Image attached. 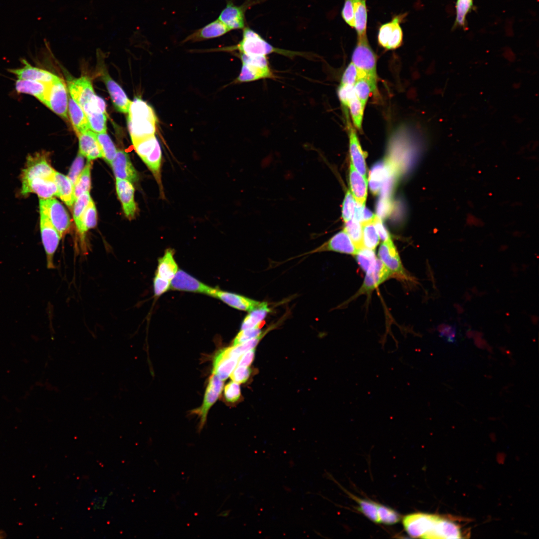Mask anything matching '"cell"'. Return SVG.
<instances>
[{
  "label": "cell",
  "mask_w": 539,
  "mask_h": 539,
  "mask_svg": "<svg viewBox=\"0 0 539 539\" xmlns=\"http://www.w3.org/2000/svg\"><path fill=\"white\" fill-rule=\"evenodd\" d=\"M378 256L380 260L393 274L404 275L405 272L398 253L391 238L381 244Z\"/></svg>",
  "instance_id": "18"
},
{
  "label": "cell",
  "mask_w": 539,
  "mask_h": 539,
  "mask_svg": "<svg viewBox=\"0 0 539 539\" xmlns=\"http://www.w3.org/2000/svg\"><path fill=\"white\" fill-rule=\"evenodd\" d=\"M341 16L348 25L352 28L355 27L352 0H344V5L341 10Z\"/></svg>",
  "instance_id": "56"
},
{
  "label": "cell",
  "mask_w": 539,
  "mask_h": 539,
  "mask_svg": "<svg viewBox=\"0 0 539 539\" xmlns=\"http://www.w3.org/2000/svg\"><path fill=\"white\" fill-rule=\"evenodd\" d=\"M230 512V510L225 511H223L222 513H221L219 514V516H220L221 517H228L229 516Z\"/></svg>",
  "instance_id": "62"
},
{
  "label": "cell",
  "mask_w": 539,
  "mask_h": 539,
  "mask_svg": "<svg viewBox=\"0 0 539 539\" xmlns=\"http://www.w3.org/2000/svg\"><path fill=\"white\" fill-rule=\"evenodd\" d=\"M355 29L357 38L367 36V9L366 0H352Z\"/></svg>",
  "instance_id": "33"
},
{
  "label": "cell",
  "mask_w": 539,
  "mask_h": 539,
  "mask_svg": "<svg viewBox=\"0 0 539 539\" xmlns=\"http://www.w3.org/2000/svg\"><path fill=\"white\" fill-rule=\"evenodd\" d=\"M111 165L116 179H125L132 183L138 180L137 173L124 151L117 150Z\"/></svg>",
  "instance_id": "21"
},
{
  "label": "cell",
  "mask_w": 539,
  "mask_h": 539,
  "mask_svg": "<svg viewBox=\"0 0 539 539\" xmlns=\"http://www.w3.org/2000/svg\"><path fill=\"white\" fill-rule=\"evenodd\" d=\"M263 336L261 334L242 343L228 347L229 355L239 358L245 352L255 348Z\"/></svg>",
  "instance_id": "47"
},
{
  "label": "cell",
  "mask_w": 539,
  "mask_h": 539,
  "mask_svg": "<svg viewBox=\"0 0 539 539\" xmlns=\"http://www.w3.org/2000/svg\"><path fill=\"white\" fill-rule=\"evenodd\" d=\"M355 256L359 265L366 272L373 267L377 260L374 250L364 247L358 250Z\"/></svg>",
  "instance_id": "42"
},
{
  "label": "cell",
  "mask_w": 539,
  "mask_h": 539,
  "mask_svg": "<svg viewBox=\"0 0 539 539\" xmlns=\"http://www.w3.org/2000/svg\"><path fill=\"white\" fill-rule=\"evenodd\" d=\"M128 113V130L133 144L155 135L157 117L153 109L145 101L135 98Z\"/></svg>",
  "instance_id": "1"
},
{
  "label": "cell",
  "mask_w": 539,
  "mask_h": 539,
  "mask_svg": "<svg viewBox=\"0 0 539 539\" xmlns=\"http://www.w3.org/2000/svg\"><path fill=\"white\" fill-rule=\"evenodd\" d=\"M356 97L365 106L367 101L372 91L368 82L364 78H359L353 86Z\"/></svg>",
  "instance_id": "46"
},
{
  "label": "cell",
  "mask_w": 539,
  "mask_h": 539,
  "mask_svg": "<svg viewBox=\"0 0 539 539\" xmlns=\"http://www.w3.org/2000/svg\"><path fill=\"white\" fill-rule=\"evenodd\" d=\"M349 183L352 195L355 201L357 204L365 206L368 180L354 168L351 163L350 165Z\"/></svg>",
  "instance_id": "28"
},
{
  "label": "cell",
  "mask_w": 539,
  "mask_h": 539,
  "mask_svg": "<svg viewBox=\"0 0 539 539\" xmlns=\"http://www.w3.org/2000/svg\"><path fill=\"white\" fill-rule=\"evenodd\" d=\"M455 8L456 18L452 28L454 29L459 27L464 30L467 29L466 17L474 8L473 0H457Z\"/></svg>",
  "instance_id": "35"
},
{
  "label": "cell",
  "mask_w": 539,
  "mask_h": 539,
  "mask_svg": "<svg viewBox=\"0 0 539 539\" xmlns=\"http://www.w3.org/2000/svg\"><path fill=\"white\" fill-rule=\"evenodd\" d=\"M240 57L242 66L237 81L246 82L273 77L267 55L240 53Z\"/></svg>",
  "instance_id": "5"
},
{
  "label": "cell",
  "mask_w": 539,
  "mask_h": 539,
  "mask_svg": "<svg viewBox=\"0 0 539 539\" xmlns=\"http://www.w3.org/2000/svg\"><path fill=\"white\" fill-rule=\"evenodd\" d=\"M373 223L379 239L384 242L391 238L389 233L383 225L381 219L377 215H375Z\"/></svg>",
  "instance_id": "59"
},
{
  "label": "cell",
  "mask_w": 539,
  "mask_h": 539,
  "mask_svg": "<svg viewBox=\"0 0 539 539\" xmlns=\"http://www.w3.org/2000/svg\"><path fill=\"white\" fill-rule=\"evenodd\" d=\"M79 153L88 160L102 158V152L95 136V133L89 130L78 135Z\"/></svg>",
  "instance_id": "26"
},
{
  "label": "cell",
  "mask_w": 539,
  "mask_h": 539,
  "mask_svg": "<svg viewBox=\"0 0 539 539\" xmlns=\"http://www.w3.org/2000/svg\"><path fill=\"white\" fill-rule=\"evenodd\" d=\"M50 84L30 80L17 79L15 89L17 93L32 95L44 103Z\"/></svg>",
  "instance_id": "27"
},
{
  "label": "cell",
  "mask_w": 539,
  "mask_h": 539,
  "mask_svg": "<svg viewBox=\"0 0 539 539\" xmlns=\"http://www.w3.org/2000/svg\"><path fill=\"white\" fill-rule=\"evenodd\" d=\"M95 136L102 152V158L111 164L117 152L115 146L106 133H95Z\"/></svg>",
  "instance_id": "37"
},
{
  "label": "cell",
  "mask_w": 539,
  "mask_h": 539,
  "mask_svg": "<svg viewBox=\"0 0 539 539\" xmlns=\"http://www.w3.org/2000/svg\"><path fill=\"white\" fill-rule=\"evenodd\" d=\"M406 13L394 16L390 21L380 25L377 35L379 44L385 49L392 50L403 43V31L400 24Z\"/></svg>",
  "instance_id": "7"
},
{
  "label": "cell",
  "mask_w": 539,
  "mask_h": 539,
  "mask_svg": "<svg viewBox=\"0 0 539 539\" xmlns=\"http://www.w3.org/2000/svg\"><path fill=\"white\" fill-rule=\"evenodd\" d=\"M68 112L77 135L90 130L85 113L71 97L68 100Z\"/></svg>",
  "instance_id": "31"
},
{
  "label": "cell",
  "mask_w": 539,
  "mask_h": 539,
  "mask_svg": "<svg viewBox=\"0 0 539 539\" xmlns=\"http://www.w3.org/2000/svg\"><path fill=\"white\" fill-rule=\"evenodd\" d=\"M344 223L343 230L350 237L356 249L358 250L363 248L361 223L354 218Z\"/></svg>",
  "instance_id": "40"
},
{
  "label": "cell",
  "mask_w": 539,
  "mask_h": 539,
  "mask_svg": "<svg viewBox=\"0 0 539 539\" xmlns=\"http://www.w3.org/2000/svg\"><path fill=\"white\" fill-rule=\"evenodd\" d=\"M324 251H333L355 255L358 250L350 237L343 230V231L335 234L327 241L310 253H313Z\"/></svg>",
  "instance_id": "15"
},
{
  "label": "cell",
  "mask_w": 539,
  "mask_h": 539,
  "mask_svg": "<svg viewBox=\"0 0 539 539\" xmlns=\"http://www.w3.org/2000/svg\"><path fill=\"white\" fill-rule=\"evenodd\" d=\"M231 30L218 18L188 35L183 42L199 41L221 36Z\"/></svg>",
  "instance_id": "24"
},
{
  "label": "cell",
  "mask_w": 539,
  "mask_h": 539,
  "mask_svg": "<svg viewBox=\"0 0 539 539\" xmlns=\"http://www.w3.org/2000/svg\"><path fill=\"white\" fill-rule=\"evenodd\" d=\"M91 199L89 192H86L80 195L75 200L73 206V217L77 229L80 226L82 214Z\"/></svg>",
  "instance_id": "45"
},
{
  "label": "cell",
  "mask_w": 539,
  "mask_h": 539,
  "mask_svg": "<svg viewBox=\"0 0 539 539\" xmlns=\"http://www.w3.org/2000/svg\"><path fill=\"white\" fill-rule=\"evenodd\" d=\"M67 89L62 79L58 78L50 83L44 104L60 117L68 118Z\"/></svg>",
  "instance_id": "10"
},
{
  "label": "cell",
  "mask_w": 539,
  "mask_h": 539,
  "mask_svg": "<svg viewBox=\"0 0 539 539\" xmlns=\"http://www.w3.org/2000/svg\"><path fill=\"white\" fill-rule=\"evenodd\" d=\"M391 209V203L389 198H381L377 206V216L383 219L389 213Z\"/></svg>",
  "instance_id": "58"
},
{
  "label": "cell",
  "mask_w": 539,
  "mask_h": 539,
  "mask_svg": "<svg viewBox=\"0 0 539 539\" xmlns=\"http://www.w3.org/2000/svg\"><path fill=\"white\" fill-rule=\"evenodd\" d=\"M358 78L357 69L351 62L343 73L340 84L354 85Z\"/></svg>",
  "instance_id": "54"
},
{
  "label": "cell",
  "mask_w": 539,
  "mask_h": 539,
  "mask_svg": "<svg viewBox=\"0 0 539 539\" xmlns=\"http://www.w3.org/2000/svg\"><path fill=\"white\" fill-rule=\"evenodd\" d=\"M365 106L355 95L349 101L348 109L349 110L354 128L359 131L362 129V124Z\"/></svg>",
  "instance_id": "41"
},
{
  "label": "cell",
  "mask_w": 539,
  "mask_h": 539,
  "mask_svg": "<svg viewBox=\"0 0 539 539\" xmlns=\"http://www.w3.org/2000/svg\"><path fill=\"white\" fill-rule=\"evenodd\" d=\"M361 224L363 247L375 250L379 244V238L375 228L373 220L361 223Z\"/></svg>",
  "instance_id": "39"
},
{
  "label": "cell",
  "mask_w": 539,
  "mask_h": 539,
  "mask_svg": "<svg viewBox=\"0 0 539 539\" xmlns=\"http://www.w3.org/2000/svg\"><path fill=\"white\" fill-rule=\"evenodd\" d=\"M90 129L95 133H106V113L96 112L86 114Z\"/></svg>",
  "instance_id": "44"
},
{
  "label": "cell",
  "mask_w": 539,
  "mask_h": 539,
  "mask_svg": "<svg viewBox=\"0 0 539 539\" xmlns=\"http://www.w3.org/2000/svg\"><path fill=\"white\" fill-rule=\"evenodd\" d=\"M171 287V281L155 275L153 280V289L156 296H159Z\"/></svg>",
  "instance_id": "57"
},
{
  "label": "cell",
  "mask_w": 539,
  "mask_h": 539,
  "mask_svg": "<svg viewBox=\"0 0 539 539\" xmlns=\"http://www.w3.org/2000/svg\"><path fill=\"white\" fill-rule=\"evenodd\" d=\"M229 306L241 310L251 311L261 306L263 302L246 296L217 289L214 296Z\"/></svg>",
  "instance_id": "23"
},
{
  "label": "cell",
  "mask_w": 539,
  "mask_h": 539,
  "mask_svg": "<svg viewBox=\"0 0 539 539\" xmlns=\"http://www.w3.org/2000/svg\"><path fill=\"white\" fill-rule=\"evenodd\" d=\"M255 349L250 350L243 354H242L239 358L238 364L240 366L249 367L255 357Z\"/></svg>",
  "instance_id": "60"
},
{
  "label": "cell",
  "mask_w": 539,
  "mask_h": 539,
  "mask_svg": "<svg viewBox=\"0 0 539 539\" xmlns=\"http://www.w3.org/2000/svg\"><path fill=\"white\" fill-rule=\"evenodd\" d=\"M103 80L115 108L120 112L128 113L131 101L125 92L108 74L103 76Z\"/></svg>",
  "instance_id": "25"
},
{
  "label": "cell",
  "mask_w": 539,
  "mask_h": 539,
  "mask_svg": "<svg viewBox=\"0 0 539 539\" xmlns=\"http://www.w3.org/2000/svg\"><path fill=\"white\" fill-rule=\"evenodd\" d=\"M358 504L359 511L371 521L379 523L377 513L378 504L371 501L361 499L353 495L351 496Z\"/></svg>",
  "instance_id": "43"
},
{
  "label": "cell",
  "mask_w": 539,
  "mask_h": 539,
  "mask_svg": "<svg viewBox=\"0 0 539 539\" xmlns=\"http://www.w3.org/2000/svg\"><path fill=\"white\" fill-rule=\"evenodd\" d=\"M55 182L58 196L69 208L75 202L74 185L67 176L56 171Z\"/></svg>",
  "instance_id": "32"
},
{
  "label": "cell",
  "mask_w": 539,
  "mask_h": 539,
  "mask_svg": "<svg viewBox=\"0 0 539 539\" xmlns=\"http://www.w3.org/2000/svg\"><path fill=\"white\" fill-rule=\"evenodd\" d=\"M263 323L264 322L252 328L241 330L233 340V346L242 343L262 334L260 328L263 325Z\"/></svg>",
  "instance_id": "50"
},
{
  "label": "cell",
  "mask_w": 539,
  "mask_h": 539,
  "mask_svg": "<svg viewBox=\"0 0 539 539\" xmlns=\"http://www.w3.org/2000/svg\"><path fill=\"white\" fill-rule=\"evenodd\" d=\"M266 302H263L259 307L250 311L244 319L241 330L252 328L263 322V319L270 311Z\"/></svg>",
  "instance_id": "36"
},
{
  "label": "cell",
  "mask_w": 539,
  "mask_h": 539,
  "mask_svg": "<svg viewBox=\"0 0 539 539\" xmlns=\"http://www.w3.org/2000/svg\"><path fill=\"white\" fill-rule=\"evenodd\" d=\"M116 179V192L124 213L129 220H132L134 218L137 211L134 200V188L132 183L128 180Z\"/></svg>",
  "instance_id": "17"
},
{
  "label": "cell",
  "mask_w": 539,
  "mask_h": 539,
  "mask_svg": "<svg viewBox=\"0 0 539 539\" xmlns=\"http://www.w3.org/2000/svg\"><path fill=\"white\" fill-rule=\"evenodd\" d=\"M178 270L174 257V251L171 249H167L164 255L158 260L155 275L171 281Z\"/></svg>",
  "instance_id": "30"
},
{
  "label": "cell",
  "mask_w": 539,
  "mask_h": 539,
  "mask_svg": "<svg viewBox=\"0 0 539 539\" xmlns=\"http://www.w3.org/2000/svg\"><path fill=\"white\" fill-rule=\"evenodd\" d=\"M347 119V129L349 140V151L351 163L354 168L364 177L367 178L365 155L359 141L355 129Z\"/></svg>",
  "instance_id": "20"
},
{
  "label": "cell",
  "mask_w": 539,
  "mask_h": 539,
  "mask_svg": "<svg viewBox=\"0 0 539 539\" xmlns=\"http://www.w3.org/2000/svg\"><path fill=\"white\" fill-rule=\"evenodd\" d=\"M355 207V201L350 191H347L343 200L342 208V218L344 223L353 217Z\"/></svg>",
  "instance_id": "49"
},
{
  "label": "cell",
  "mask_w": 539,
  "mask_h": 539,
  "mask_svg": "<svg viewBox=\"0 0 539 539\" xmlns=\"http://www.w3.org/2000/svg\"><path fill=\"white\" fill-rule=\"evenodd\" d=\"M23 66L17 69H9V72L15 75L17 79L30 80L50 84L59 78L56 75L42 69L31 65L25 59L21 60Z\"/></svg>",
  "instance_id": "19"
},
{
  "label": "cell",
  "mask_w": 539,
  "mask_h": 539,
  "mask_svg": "<svg viewBox=\"0 0 539 539\" xmlns=\"http://www.w3.org/2000/svg\"><path fill=\"white\" fill-rule=\"evenodd\" d=\"M239 359L229 356L228 347L222 348L214 358L212 374L223 381L226 380L236 367Z\"/></svg>",
  "instance_id": "22"
},
{
  "label": "cell",
  "mask_w": 539,
  "mask_h": 539,
  "mask_svg": "<svg viewBox=\"0 0 539 539\" xmlns=\"http://www.w3.org/2000/svg\"><path fill=\"white\" fill-rule=\"evenodd\" d=\"M68 88L71 97L83 109L95 96L90 79L86 76L72 79Z\"/></svg>",
  "instance_id": "14"
},
{
  "label": "cell",
  "mask_w": 539,
  "mask_h": 539,
  "mask_svg": "<svg viewBox=\"0 0 539 539\" xmlns=\"http://www.w3.org/2000/svg\"><path fill=\"white\" fill-rule=\"evenodd\" d=\"M251 372L250 367L238 365L233 370L230 376L233 381L239 384L243 383L249 378Z\"/></svg>",
  "instance_id": "55"
},
{
  "label": "cell",
  "mask_w": 539,
  "mask_h": 539,
  "mask_svg": "<svg viewBox=\"0 0 539 539\" xmlns=\"http://www.w3.org/2000/svg\"><path fill=\"white\" fill-rule=\"evenodd\" d=\"M351 62L357 69L358 78H365L371 86L372 94L377 97L378 94L377 57L369 45L367 37L357 38V43L352 54Z\"/></svg>",
  "instance_id": "2"
},
{
  "label": "cell",
  "mask_w": 539,
  "mask_h": 539,
  "mask_svg": "<svg viewBox=\"0 0 539 539\" xmlns=\"http://www.w3.org/2000/svg\"><path fill=\"white\" fill-rule=\"evenodd\" d=\"M354 85L340 84L337 89V95L343 107L347 109L350 100L355 95Z\"/></svg>",
  "instance_id": "52"
},
{
  "label": "cell",
  "mask_w": 539,
  "mask_h": 539,
  "mask_svg": "<svg viewBox=\"0 0 539 539\" xmlns=\"http://www.w3.org/2000/svg\"><path fill=\"white\" fill-rule=\"evenodd\" d=\"M440 516L423 513L408 515L403 520L404 528L410 537L425 539L432 531Z\"/></svg>",
  "instance_id": "8"
},
{
  "label": "cell",
  "mask_w": 539,
  "mask_h": 539,
  "mask_svg": "<svg viewBox=\"0 0 539 539\" xmlns=\"http://www.w3.org/2000/svg\"><path fill=\"white\" fill-rule=\"evenodd\" d=\"M461 536L457 525L440 517L425 539H460Z\"/></svg>",
  "instance_id": "29"
},
{
  "label": "cell",
  "mask_w": 539,
  "mask_h": 539,
  "mask_svg": "<svg viewBox=\"0 0 539 539\" xmlns=\"http://www.w3.org/2000/svg\"><path fill=\"white\" fill-rule=\"evenodd\" d=\"M133 145L137 154L153 173L162 189L161 178L162 151L155 135L142 139Z\"/></svg>",
  "instance_id": "4"
},
{
  "label": "cell",
  "mask_w": 539,
  "mask_h": 539,
  "mask_svg": "<svg viewBox=\"0 0 539 539\" xmlns=\"http://www.w3.org/2000/svg\"><path fill=\"white\" fill-rule=\"evenodd\" d=\"M171 288L180 291L204 293L213 297L217 289L204 284L181 270H178L171 280Z\"/></svg>",
  "instance_id": "12"
},
{
  "label": "cell",
  "mask_w": 539,
  "mask_h": 539,
  "mask_svg": "<svg viewBox=\"0 0 539 539\" xmlns=\"http://www.w3.org/2000/svg\"><path fill=\"white\" fill-rule=\"evenodd\" d=\"M91 161L88 160L74 186L75 200L81 194L89 192L91 188Z\"/></svg>",
  "instance_id": "38"
},
{
  "label": "cell",
  "mask_w": 539,
  "mask_h": 539,
  "mask_svg": "<svg viewBox=\"0 0 539 539\" xmlns=\"http://www.w3.org/2000/svg\"><path fill=\"white\" fill-rule=\"evenodd\" d=\"M224 49L229 51L238 50L241 53L248 55H267L275 53L291 58L296 55H307L306 53L274 47L249 27L243 29L242 39L237 44L225 48Z\"/></svg>",
  "instance_id": "3"
},
{
  "label": "cell",
  "mask_w": 539,
  "mask_h": 539,
  "mask_svg": "<svg viewBox=\"0 0 539 539\" xmlns=\"http://www.w3.org/2000/svg\"><path fill=\"white\" fill-rule=\"evenodd\" d=\"M40 229L46 255V267L48 269H54L55 268L54 254L61 237L47 216L42 212H40Z\"/></svg>",
  "instance_id": "9"
},
{
  "label": "cell",
  "mask_w": 539,
  "mask_h": 539,
  "mask_svg": "<svg viewBox=\"0 0 539 539\" xmlns=\"http://www.w3.org/2000/svg\"><path fill=\"white\" fill-rule=\"evenodd\" d=\"M251 4L248 0L238 6L232 1L229 0L218 19L231 30L244 29L245 27V11Z\"/></svg>",
  "instance_id": "13"
},
{
  "label": "cell",
  "mask_w": 539,
  "mask_h": 539,
  "mask_svg": "<svg viewBox=\"0 0 539 539\" xmlns=\"http://www.w3.org/2000/svg\"><path fill=\"white\" fill-rule=\"evenodd\" d=\"M392 274L383 263L377 259L373 267L366 272L363 283L357 295L371 292Z\"/></svg>",
  "instance_id": "16"
},
{
  "label": "cell",
  "mask_w": 539,
  "mask_h": 539,
  "mask_svg": "<svg viewBox=\"0 0 539 539\" xmlns=\"http://www.w3.org/2000/svg\"><path fill=\"white\" fill-rule=\"evenodd\" d=\"M389 166L382 162L375 164L371 168L369 176L370 190L373 194H377L381 189L382 184L387 176Z\"/></svg>",
  "instance_id": "34"
},
{
  "label": "cell",
  "mask_w": 539,
  "mask_h": 539,
  "mask_svg": "<svg viewBox=\"0 0 539 539\" xmlns=\"http://www.w3.org/2000/svg\"><path fill=\"white\" fill-rule=\"evenodd\" d=\"M84 167V157L79 152L71 166L67 176L74 186Z\"/></svg>",
  "instance_id": "51"
},
{
  "label": "cell",
  "mask_w": 539,
  "mask_h": 539,
  "mask_svg": "<svg viewBox=\"0 0 539 539\" xmlns=\"http://www.w3.org/2000/svg\"><path fill=\"white\" fill-rule=\"evenodd\" d=\"M225 399L230 403L236 402L241 396V389L239 384L234 381L227 384L224 389Z\"/></svg>",
  "instance_id": "53"
},
{
  "label": "cell",
  "mask_w": 539,
  "mask_h": 539,
  "mask_svg": "<svg viewBox=\"0 0 539 539\" xmlns=\"http://www.w3.org/2000/svg\"><path fill=\"white\" fill-rule=\"evenodd\" d=\"M39 211L45 214L61 238L70 227L69 216L64 206L54 198L40 199Z\"/></svg>",
  "instance_id": "6"
},
{
  "label": "cell",
  "mask_w": 539,
  "mask_h": 539,
  "mask_svg": "<svg viewBox=\"0 0 539 539\" xmlns=\"http://www.w3.org/2000/svg\"><path fill=\"white\" fill-rule=\"evenodd\" d=\"M377 513L379 523L386 525H393L400 520L399 514L392 509L378 504Z\"/></svg>",
  "instance_id": "48"
},
{
  "label": "cell",
  "mask_w": 539,
  "mask_h": 539,
  "mask_svg": "<svg viewBox=\"0 0 539 539\" xmlns=\"http://www.w3.org/2000/svg\"><path fill=\"white\" fill-rule=\"evenodd\" d=\"M441 335L448 337V339L451 340L453 339L455 336L454 330L452 329L451 327H448L444 329Z\"/></svg>",
  "instance_id": "61"
},
{
  "label": "cell",
  "mask_w": 539,
  "mask_h": 539,
  "mask_svg": "<svg viewBox=\"0 0 539 539\" xmlns=\"http://www.w3.org/2000/svg\"><path fill=\"white\" fill-rule=\"evenodd\" d=\"M223 381L217 375L212 374L209 380L202 405L192 411L193 413L198 415L200 418L199 432L202 429L206 423L209 409L219 397L223 390Z\"/></svg>",
  "instance_id": "11"
}]
</instances>
